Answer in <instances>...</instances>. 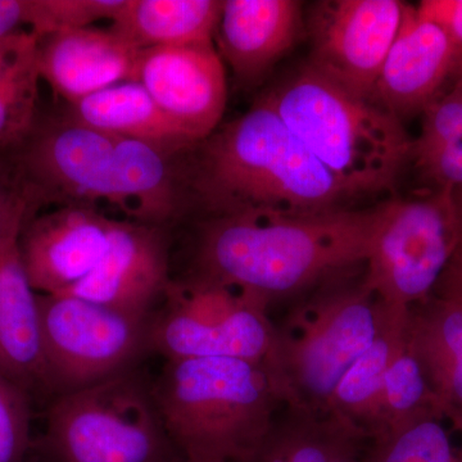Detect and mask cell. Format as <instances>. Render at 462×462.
Masks as SVG:
<instances>
[{
    "label": "cell",
    "instance_id": "obj_1",
    "mask_svg": "<svg viewBox=\"0 0 462 462\" xmlns=\"http://www.w3.org/2000/svg\"><path fill=\"white\" fill-rule=\"evenodd\" d=\"M380 214L382 205L316 214L211 216L197 231L190 275L272 305L363 267Z\"/></svg>",
    "mask_w": 462,
    "mask_h": 462
},
{
    "label": "cell",
    "instance_id": "obj_2",
    "mask_svg": "<svg viewBox=\"0 0 462 462\" xmlns=\"http://www.w3.org/2000/svg\"><path fill=\"white\" fill-rule=\"evenodd\" d=\"M197 147L190 185L209 217L316 214L356 199L263 98Z\"/></svg>",
    "mask_w": 462,
    "mask_h": 462
},
{
    "label": "cell",
    "instance_id": "obj_3",
    "mask_svg": "<svg viewBox=\"0 0 462 462\" xmlns=\"http://www.w3.org/2000/svg\"><path fill=\"white\" fill-rule=\"evenodd\" d=\"M152 393L176 451L191 462H245L284 407L266 365L239 358L167 360Z\"/></svg>",
    "mask_w": 462,
    "mask_h": 462
},
{
    "label": "cell",
    "instance_id": "obj_4",
    "mask_svg": "<svg viewBox=\"0 0 462 462\" xmlns=\"http://www.w3.org/2000/svg\"><path fill=\"white\" fill-rule=\"evenodd\" d=\"M263 99L356 199L391 190L411 160L402 120L309 63Z\"/></svg>",
    "mask_w": 462,
    "mask_h": 462
},
{
    "label": "cell",
    "instance_id": "obj_5",
    "mask_svg": "<svg viewBox=\"0 0 462 462\" xmlns=\"http://www.w3.org/2000/svg\"><path fill=\"white\" fill-rule=\"evenodd\" d=\"M352 273L322 282L314 296L275 325L266 367L284 406L327 412L340 379L375 338L380 302L365 284L364 270L358 281Z\"/></svg>",
    "mask_w": 462,
    "mask_h": 462
},
{
    "label": "cell",
    "instance_id": "obj_6",
    "mask_svg": "<svg viewBox=\"0 0 462 462\" xmlns=\"http://www.w3.org/2000/svg\"><path fill=\"white\" fill-rule=\"evenodd\" d=\"M36 452L42 462H173L149 385L136 370L51 398Z\"/></svg>",
    "mask_w": 462,
    "mask_h": 462
},
{
    "label": "cell",
    "instance_id": "obj_7",
    "mask_svg": "<svg viewBox=\"0 0 462 462\" xmlns=\"http://www.w3.org/2000/svg\"><path fill=\"white\" fill-rule=\"evenodd\" d=\"M269 306L199 276L171 279L152 316L151 352L166 361L227 357L266 365L276 336Z\"/></svg>",
    "mask_w": 462,
    "mask_h": 462
},
{
    "label": "cell",
    "instance_id": "obj_8",
    "mask_svg": "<svg viewBox=\"0 0 462 462\" xmlns=\"http://www.w3.org/2000/svg\"><path fill=\"white\" fill-rule=\"evenodd\" d=\"M458 239L454 191L383 203L364 264V282L382 305L410 311L433 296Z\"/></svg>",
    "mask_w": 462,
    "mask_h": 462
},
{
    "label": "cell",
    "instance_id": "obj_9",
    "mask_svg": "<svg viewBox=\"0 0 462 462\" xmlns=\"http://www.w3.org/2000/svg\"><path fill=\"white\" fill-rule=\"evenodd\" d=\"M39 305L51 398L132 372L151 352L153 314H130L71 294H39Z\"/></svg>",
    "mask_w": 462,
    "mask_h": 462
},
{
    "label": "cell",
    "instance_id": "obj_10",
    "mask_svg": "<svg viewBox=\"0 0 462 462\" xmlns=\"http://www.w3.org/2000/svg\"><path fill=\"white\" fill-rule=\"evenodd\" d=\"M116 141L72 117L36 123L20 149L23 184L33 203L60 200L63 206H117Z\"/></svg>",
    "mask_w": 462,
    "mask_h": 462
},
{
    "label": "cell",
    "instance_id": "obj_11",
    "mask_svg": "<svg viewBox=\"0 0 462 462\" xmlns=\"http://www.w3.org/2000/svg\"><path fill=\"white\" fill-rule=\"evenodd\" d=\"M409 5L400 0H324L311 8L309 65L372 99L380 69Z\"/></svg>",
    "mask_w": 462,
    "mask_h": 462
},
{
    "label": "cell",
    "instance_id": "obj_12",
    "mask_svg": "<svg viewBox=\"0 0 462 462\" xmlns=\"http://www.w3.org/2000/svg\"><path fill=\"white\" fill-rule=\"evenodd\" d=\"M134 81L197 144L209 138L223 120L226 74L214 44L141 51Z\"/></svg>",
    "mask_w": 462,
    "mask_h": 462
},
{
    "label": "cell",
    "instance_id": "obj_13",
    "mask_svg": "<svg viewBox=\"0 0 462 462\" xmlns=\"http://www.w3.org/2000/svg\"><path fill=\"white\" fill-rule=\"evenodd\" d=\"M462 79V51L433 21L410 5L387 58L372 100L397 116L422 114Z\"/></svg>",
    "mask_w": 462,
    "mask_h": 462
},
{
    "label": "cell",
    "instance_id": "obj_14",
    "mask_svg": "<svg viewBox=\"0 0 462 462\" xmlns=\"http://www.w3.org/2000/svg\"><path fill=\"white\" fill-rule=\"evenodd\" d=\"M170 282L165 226L112 218L108 247L98 264L63 294L130 314L151 315Z\"/></svg>",
    "mask_w": 462,
    "mask_h": 462
},
{
    "label": "cell",
    "instance_id": "obj_15",
    "mask_svg": "<svg viewBox=\"0 0 462 462\" xmlns=\"http://www.w3.org/2000/svg\"><path fill=\"white\" fill-rule=\"evenodd\" d=\"M111 224L96 207L84 205L27 218L20 249L36 293L63 294L87 278L108 247Z\"/></svg>",
    "mask_w": 462,
    "mask_h": 462
},
{
    "label": "cell",
    "instance_id": "obj_16",
    "mask_svg": "<svg viewBox=\"0 0 462 462\" xmlns=\"http://www.w3.org/2000/svg\"><path fill=\"white\" fill-rule=\"evenodd\" d=\"M25 223L12 227L0 240V370L32 400L50 402L39 294L21 256L20 234Z\"/></svg>",
    "mask_w": 462,
    "mask_h": 462
},
{
    "label": "cell",
    "instance_id": "obj_17",
    "mask_svg": "<svg viewBox=\"0 0 462 462\" xmlns=\"http://www.w3.org/2000/svg\"><path fill=\"white\" fill-rule=\"evenodd\" d=\"M141 51L111 29L84 27L39 38L42 80L69 105L124 81L135 80Z\"/></svg>",
    "mask_w": 462,
    "mask_h": 462
},
{
    "label": "cell",
    "instance_id": "obj_18",
    "mask_svg": "<svg viewBox=\"0 0 462 462\" xmlns=\"http://www.w3.org/2000/svg\"><path fill=\"white\" fill-rule=\"evenodd\" d=\"M303 26L296 0H225L215 33L218 54L240 84H257L294 47Z\"/></svg>",
    "mask_w": 462,
    "mask_h": 462
},
{
    "label": "cell",
    "instance_id": "obj_19",
    "mask_svg": "<svg viewBox=\"0 0 462 462\" xmlns=\"http://www.w3.org/2000/svg\"><path fill=\"white\" fill-rule=\"evenodd\" d=\"M409 334L434 407L462 437V294L434 293L412 307Z\"/></svg>",
    "mask_w": 462,
    "mask_h": 462
},
{
    "label": "cell",
    "instance_id": "obj_20",
    "mask_svg": "<svg viewBox=\"0 0 462 462\" xmlns=\"http://www.w3.org/2000/svg\"><path fill=\"white\" fill-rule=\"evenodd\" d=\"M370 439L330 412L284 406L245 462H366Z\"/></svg>",
    "mask_w": 462,
    "mask_h": 462
},
{
    "label": "cell",
    "instance_id": "obj_21",
    "mask_svg": "<svg viewBox=\"0 0 462 462\" xmlns=\"http://www.w3.org/2000/svg\"><path fill=\"white\" fill-rule=\"evenodd\" d=\"M72 118L99 132L184 151L197 143L162 111L138 81H124L72 105Z\"/></svg>",
    "mask_w": 462,
    "mask_h": 462
},
{
    "label": "cell",
    "instance_id": "obj_22",
    "mask_svg": "<svg viewBox=\"0 0 462 462\" xmlns=\"http://www.w3.org/2000/svg\"><path fill=\"white\" fill-rule=\"evenodd\" d=\"M170 154L153 143L117 136L116 207L133 221L165 226L180 212V190Z\"/></svg>",
    "mask_w": 462,
    "mask_h": 462
},
{
    "label": "cell",
    "instance_id": "obj_23",
    "mask_svg": "<svg viewBox=\"0 0 462 462\" xmlns=\"http://www.w3.org/2000/svg\"><path fill=\"white\" fill-rule=\"evenodd\" d=\"M220 0H126L109 29L138 51L214 44Z\"/></svg>",
    "mask_w": 462,
    "mask_h": 462
},
{
    "label": "cell",
    "instance_id": "obj_24",
    "mask_svg": "<svg viewBox=\"0 0 462 462\" xmlns=\"http://www.w3.org/2000/svg\"><path fill=\"white\" fill-rule=\"evenodd\" d=\"M410 311L389 309L380 303L375 338L340 379L328 403L327 412L354 425L369 439L384 374L409 345Z\"/></svg>",
    "mask_w": 462,
    "mask_h": 462
},
{
    "label": "cell",
    "instance_id": "obj_25",
    "mask_svg": "<svg viewBox=\"0 0 462 462\" xmlns=\"http://www.w3.org/2000/svg\"><path fill=\"white\" fill-rule=\"evenodd\" d=\"M411 160L436 189H462V79L422 112Z\"/></svg>",
    "mask_w": 462,
    "mask_h": 462
},
{
    "label": "cell",
    "instance_id": "obj_26",
    "mask_svg": "<svg viewBox=\"0 0 462 462\" xmlns=\"http://www.w3.org/2000/svg\"><path fill=\"white\" fill-rule=\"evenodd\" d=\"M366 462H462V437L430 410L370 440Z\"/></svg>",
    "mask_w": 462,
    "mask_h": 462
},
{
    "label": "cell",
    "instance_id": "obj_27",
    "mask_svg": "<svg viewBox=\"0 0 462 462\" xmlns=\"http://www.w3.org/2000/svg\"><path fill=\"white\" fill-rule=\"evenodd\" d=\"M36 56L38 44L0 76V153L21 149L38 123Z\"/></svg>",
    "mask_w": 462,
    "mask_h": 462
},
{
    "label": "cell",
    "instance_id": "obj_28",
    "mask_svg": "<svg viewBox=\"0 0 462 462\" xmlns=\"http://www.w3.org/2000/svg\"><path fill=\"white\" fill-rule=\"evenodd\" d=\"M126 0H29L27 25L38 38L63 30L91 27L97 21H114Z\"/></svg>",
    "mask_w": 462,
    "mask_h": 462
},
{
    "label": "cell",
    "instance_id": "obj_29",
    "mask_svg": "<svg viewBox=\"0 0 462 462\" xmlns=\"http://www.w3.org/2000/svg\"><path fill=\"white\" fill-rule=\"evenodd\" d=\"M32 401L0 370V462H27L32 448Z\"/></svg>",
    "mask_w": 462,
    "mask_h": 462
},
{
    "label": "cell",
    "instance_id": "obj_30",
    "mask_svg": "<svg viewBox=\"0 0 462 462\" xmlns=\"http://www.w3.org/2000/svg\"><path fill=\"white\" fill-rule=\"evenodd\" d=\"M33 205L25 187L12 184L0 166V240L12 227L32 217Z\"/></svg>",
    "mask_w": 462,
    "mask_h": 462
},
{
    "label": "cell",
    "instance_id": "obj_31",
    "mask_svg": "<svg viewBox=\"0 0 462 462\" xmlns=\"http://www.w3.org/2000/svg\"><path fill=\"white\" fill-rule=\"evenodd\" d=\"M416 11L442 27L462 51V0H422Z\"/></svg>",
    "mask_w": 462,
    "mask_h": 462
},
{
    "label": "cell",
    "instance_id": "obj_32",
    "mask_svg": "<svg viewBox=\"0 0 462 462\" xmlns=\"http://www.w3.org/2000/svg\"><path fill=\"white\" fill-rule=\"evenodd\" d=\"M457 207V206H456ZM458 239L454 254L434 293L462 294V212L458 211Z\"/></svg>",
    "mask_w": 462,
    "mask_h": 462
},
{
    "label": "cell",
    "instance_id": "obj_33",
    "mask_svg": "<svg viewBox=\"0 0 462 462\" xmlns=\"http://www.w3.org/2000/svg\"><path fill=\"white\" fill-rule=\"evenodd\" d=\"M29 0H0V39L8 38L27 25Z\"/></svg>",
    "mask_w": 462,
    "mask_h": 462
},
{
    "label": "cell",
    "instance_id": "obj_34",
    "mask_svg": "<svg viewBox=\"0 0 462 462\" xmlns=\"http://www.w3.org/2000/svg\"><path fill=\"white\" fill-rule=\"evenodd\" d=\"M454 197L458 211L462 212V189L454 191Z\"/></svg>",
    "mask_w": 462,
    "mask_h": 462
},
{
    "label": "cell",
    "instance_id": "obj_35",
    "mask_svg": "<svg viewBox=\"0 0 462 462\" xmlns=\"http://www.w3.org/2000/svg\"><path fill=\"white\" fill-rule=\"evenodd\" d=\"M173 462H191V461H188V460H185V458H179V460H176V461H173Z\"/></svg>",
    "mask_w": 462,
    "mask_h": 462
}]
</instances>
